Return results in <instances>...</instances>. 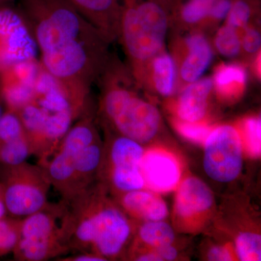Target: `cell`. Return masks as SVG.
Listing matches in <instances>:
<instances>
[{"label":"cell","mask_w":261,"mask_h":261,"mask_svg":"<svg viewBox=\"0 0 261 261\" xmlns=\"http://www.w3.org/2000/svg\"><path fill=\"white\" fill-rule=\"evenodd\" d=\"M260 34L254 29H249L243 38V45L245 50L253 53L258 50L260 47Z\"/></svg>","instance_id":"cell-31"},{"label":"cell","mask_w":261,"mask_h":261,"mask_svg":"<svg viewBox=\"0 0 261 261\" xmlns=\"http://www.w3.org/2000/svg\"><path fill=\"white\" fill-rule=\"evenodd\" d=\"M41 70L35 61H29L0 73V92L7 109L18 113L32 99Z\"/></svg>","instance_id":"cell-11"},{"label":"cell","mask_w":261,"mask_h":261,"mask_svg":"<svg viewBox=\"0 0 261 261\" xmlns=\"http://www.w3.org/2000/svg\"><path fill=\"white\" fill-rule=\"evenodd\" d=\"M0 181L10 216L25 217L48 203L51 185L40 165L27 161L13 166L0 164Z\"/></svg>","instance_id":"cell-3"},{"label":"cell","mask_w":261,"mask_h":261,"mask_svg":"<svg viewBox=\"0 0 261 261\" xmlns=\"http://www.w3.org/2000/svg\"><path fill=\"white\" fill-rule=\"evenodd\" d=\"M7 216H8V213L6 204H5L4 190H3V185L0 181V219Z\"/></svg>","instance_id":"cell-36"},{"label":"cell","mask_w":261,"mask_h":261,"mask_svg":"<svg viewBox=\"0 0 261 261\" xmlns=\"http://www.w3.org/2000/svg\"><path fill=\"white\" fill-rule=\"evenodd\" d=\"M246 72L238 65H223L215 75V84L218 92L225 98L240 95L246 84Z\"/></svg>","instance_id":"cell-19"},{"label":"cell","mask_w":261,"mask_h":261,"mask_svg":"<svg viewBox=\"0 0 261 261\" xmlns=\"http://www.w3.org/2000/svg\"><path fill=\"white\" fill-rule=\"evenodd\" d=\"M3 108H2L1 106H0V117H1L2 114H3Z\"/></svg>","instance_id":"cell-37"},{"label":"cell","mask_w":261,"mask_h":261,"mask_svg":"<svg viewBox=\"0 0 261 261\" xmlns=\"http://www.w3.org/2000/svg\"><path fill=\"white\" fill-rule=\"evenodd\" d=\"M21 17L0 8V73L22 62L34 61L36 42Z\"/></svg>","instance_id":"cell-10"},{"label":"cell","mask_w":261,"mask_h":261,"mask_svg":"<svg viewBox=\"0 0 261 261\" xmlns=\"http://www.w3.org/2000/svg\"><path fill=\"white\" fill-rule=\"evenodd\" d=\"M154 82L160 93L168 96L172 92L175 79V66L172 58L163 55L154 62Z\"/></svg>","instance_id":"cell-21"},{"label":"cell","mask_w":261,"mask_h":261,"mask_svg":"<svg viewBox=\"0 0 261 261\" xmlns=\"http://www.w3.org/2000/svg\"><path fill=\"white\" fill-rule=\"evenodd\" d=\"M244 140L247 152L253 157L261 152V121L260 118H248L244 123Z\"/></svg>","instance_id":"cell-26"},{"label":"cell","mask_w":261,"mask_h":261,"mask_svg":"<svg viewBox=\"0 0 261 261\" xmlns=\"http://www.w3.org/2000/svg\"><path fill=\"white\" fill-rule=\"evenodd\" d=\"M207 257L210 260L226 261L232 260L233 257L227 247H214L211 249Z\"/></svg>","instance_id":"cell-33"},{"label":"cell","mask_w":261,"mask_h":261,"mask_svg":"<svg viewBox=\"0 0 261 261\" xmlns=\"http://www.w3.org/2000/svg\"><path fill=\"white\" fill-rule=\"evenodd\" d=\"M99 32H106L116 10V0H65Z\"/></svg>","instance_id":"cell-18"},{"label":"cell","mask_w":261,"mask_h":261,"mask_svg":"<svg viewBox=\"0 0 261 261\" xmlns=\"http://www.w3.org/2000/svg\"><path fill=\"white\" fill-rule=\"evenodd\" d=\"M59 261H104L106 258L98 255L94 252H78V253L73 254L69 256H63L56 259Z\"/></svg>","instance_id":"cell-32"},{"label":"cell","mask_w":261,"mask_h":261,"mask_svg":"<svg viewBox=\"0 0 261 261\" xmlns=\"http://www.w3.org/2000/svg\"><path fill=\"white\" fill-rule=\"evenodd\" d=\"M86 233L91 252L107 260L121 253L130 238L132 228L124 214L103 197L89 214Z\"/></svg>","instance_id":"cell-7"},{"label":"cell","mask_w":261,"mask_h":261,"mask_svg":"<svg viewBox=\"0 0 261 261\" xmlns=\"http://www.w3.org/2000/svg\"><path fill=\"white\" fill-rule=\"evenodd\" d=\"M231 4L229 0H220L217 4L211 8V13L214 18L221 19L226 16L229 13Z\"/></svg>","instance_id":"cell-34"},{"label":"cell","mask_w":261,"mask_h":261,"mask_svg":"<svg viewBox=\"0 0 261 261\" xmlns=\"http://www.w3.org/2000/svg\"><path fill=\"white\" fill-rule=\"evenodd\" d=\"M250 16V10L248 5L243 1L237 2L228 13V25L233 28L243 27L247 23Z\"/></svg>","instance_id":"cell-30"},{"label":"cell","mask_w":261,"mask_h":261,"mask_svg":"<svg viewBox=\"0 0 261 261\" xmlns=\"http://www.w3.org/2000/svg\"><path fill=\"white\" fill-rule=\"evenodd\" d=\"M216 45L224 56L233 57L238 54L241 44L234 29L227 25L220 29L218 32Z\"/></svg>","instance_id":"cell-27"},{"label":"cell","mask_w":261,"mask_h":261,"mask_svg":"<svg viewBox=\"0 0 261 261\" xmlns=\"http://www.w3.org/2000/svg\"><path fill=\"white\" fill-rule=\"evenodd\" d=\"M204 168L212 179L229 182L238 177L243 166V142L231 126L211 130L205 142Z\"/></svg>","instance_id":"cell-8"},{"label":"cell","mask_w":261,"mask_h":261,"mask_svg":"<svg viewBox=\"0 0 261 261\" xmlns=\"http://www.w3.org/2000/svg\"><path fill=\"white\" fill-rule=\"evenodd\" d=\"M25 135L23 123L16 112L7 109L0 117V144L17 140Z\"/></svg>","instance_id":"cell-25"},{"label":"cell","mask_w":261,"mask_h":261,"mask_svg":"<svg viewBox=\"0 0 261 261\" xmlns=\"http://www.w3.org/2000/svg\"><path fill=\"white\" fill-rule=\"evenodd\" d=\"M97 140L90 117L85 113L70 127L56 150L42 166L51 187L61 195V200L67 201L69 197L72 176L79 155Z\"/></svg>","instance_id":"cell-6"},{"label":"cell","mask_w":261,"mask_h":261,"mask_svg":"<svg viewBox=\"0 0 261 261\" xmlns=\"http://www.w3.org/2000/svg\"><path fill=\"white\" fill-rule=\"evenodd\" d=\"M121 203L128 214L149 221H162L168 215L164 201L150 192L139 190L125 192Z\"/></svg>","instance_id":"cell-15"},{"label":"cell","mask_w":261,"mask_h":261,"mask_svg":"<svg viewBox=\"0 0 261 261\" xmlns=\"http://www.w3.org/2000/svg\"><path fill=\"white\" fill-rule=\"evenodd\" d=\"M154 252L161 260H173L177 256V251L171 245L156 248Z\"/></svg>","instance_id":"cell-35"},{"label":"cell","mask_w":261,"mask_h":261,"mask_svg":"<svg viewBox=\"0 0 261 261\" xmlns=\"http://www.w3.org/2000/svg\"><path fill=\"white\" fill-rule=\"evenodd\" d=\"M140 237L144 243L159 248L171 245L174 240V232L171 226L166 223L151 221L141 227Z\"/></svg>","instance_id":"cell-20"},{"label":"cell","mask_w":261,"mask_h":261,"mask_svg":"<svg viewBox=\"0 0 261 261\" xmlns=\"http://www.w3.org/2000/svg\"><path fill=\"white\" fill-rule=\"evenodd\" d=\"M66 202H48L43 208L22 218L20 238L13 254L15 260L45 261L69 253L62 220Z\"/></svg>","instance_id":"cell-2"},{"label":"cell","mask_w":261,"mask_h":261,"mask_svg":"<svg viewBox=\"0 0 261 261\" xmlns=\"http://www.w3.org/2000/svg\"><path fill=\"white\" fill-rule=\"evenodd\" d=\"M141 172L145 185L157 192L174 190L181 178V169L176 158L161 149H150L144 153Z\"/></svg>","instance_id":"cell-12"},{"label":"cell","mask_w":261,"mask_h":261,"mask_svg":"<svg viewBox=\"0 0 261 261\" xmlns=\"http://www.w3.org/2000/svg\"><path fill=\"white\" fill-rule=\"evenodd\" d=\"M176 128L184 137L196 143H204L211 130L205 125L188 121L177 123Z\"/></svg>","instance_id":"cell-29"},{"label":"cell","mask_w":261,"mask_h":261,"mask_svg":"<svg viewBox=\"0 0 261 261\" xmlns=\"http://www.w3.org/2000/svg\"><path fill=\"white\" fill-rule=\"evenodd\" d=\"M189 55L182 65L181 74L186 82H195L210 64L212 51L208 43L202 36L195 35L187 40Z\"/></svg>","instance_id":"cell-17"},{"label":"cell","mask_w":261,"mask_h":261,"mask_svg":"<svg viewBox=\"0 0 261 261\" xmlns=\"http://www.w3.org/2000/svg\"><path fill=\"white\" fill-rule=\"evenodd\" d=\"M21 220L12 216L0 219V257L13 253L20 238Z\"/></svg>","instance_id":"cell-23"},{"label":"cell","mask_w":261,"mask_h":261,"mask_svg":"<svg viewBox=\"0 0 261 261\" xmlns=\"http://www.w3.org/2000/svg\"><path fill=\"white\" fill-rule=\"evenodd\" d=\"M144 153L140 143L128 137L122 136L113 141L108 152V163L110 181L115 190L125 193L145 187L141 172Z\"/></svg>","instance_id":"cell-9"},{"label":"cell","mask_w":261,"mask_h":261,"mask_svg":"<svg viewBox=\"0 0 261 261\" xmlns=\"http://www.w3.org/2000/svg\"><path fill=\"white\" fill-rule=\"evenodd\" d=\"M102 108L122 136L139 143L152 140L159 130V111L127 89L112 87L106 91Z\"/></svg>","instance_id":"cell-4"},{"label":"cell","mask_w":261,"mask_h":261,"mask_svg":"<svg viewBox=\"0 0 261 261\" xmlns=\"http://www.w3.org/2000/svg\"><path fill=\"white\" fill-rule=\"evenodd\" d=\"M123 40L134 59L145 61L162 47L167 19L162 8L153 3L128 8L122 18Z\"/></svg>","instance_id":"cell-5"},{"label":"cell","mask_w":261,"mask_h":261,"mask_svg":"<svg viewBox=\"0 0 261 261\" xmlns=\"http://www.w3.org/2000/svg\"><path fill=\"white\" fill-rule=\"evenodd\" d=\"M214 197L208 187L195 177L187 178L178 187L176 198V214L190 218L211 208Z\"/></svg>","instance_id":"cell-13"},{"label":"cell","mask_w":261,"mask_h":261,"mask_svg":"<svg viewBox=\"0 0 261 261\" xmlns=\"http://www.w3.org/2000/svg\"><path fill=\"white\" fill-rule=\"evenodd\" d=\"M102 152V146L97 140L81 152L73 170L69 197L65 202H68L94 183V176L100 167Z\"/></svg>","instance_id":"cell-14"},{"label":"cell","mask_w":261,"mask_h":261,"mask_svg":"<svg viewBox=\"0 0 261 261\" xmlns=\"http://www.w3.org/2000/svg\"><path fill=\"white\" fill-rule=\"evenodd\" d=\"M42 68L71 95L88 99L100 63V32L65 0H22Z\"/></svg>","instance_id":"cell-1"},{"label":"cell","mask_w":261,"mask_h":261,"mask_svg":"<svg viewBox=\"0 0 261 261\" xmlns=\"http://www.w3.org/2000/svg\"><path fill=\"white\" fill-rule=\"evenodd\" d=\"M214 0H190L183 10L182 17L187 23H196L204 18L212 8Z\"/></svg>","instance_id":"cell-28"},{"label":"cell","mask_w":261,"mask_h":261,"mask_svg":"<svg viewBox=\"0 0 261 261\" xmlns=\"http://www.w3.org/2000/svg\"><path fill=\"white\" fill-rule=\"evenodd\" d=\"M32 155L27 136L0 144V164L13 166L27 161Z\"/></svg>","instance_id":"cell-22"},{"label":"cell","mask_w":261,"mask_h":261,"mask_svg":"<svg viewBox=\"0 0 261 261\" xmlns=\"http://www.w3.org/2000/svg\"><path fill=\"white\" fill-rule=\"evenodd\" d=\"M213 87L210 79L194 82L184 91L178 102V116L188 122H197L205 116L207 99Z\"/></svg>","instance_id":"cell-16"},{"label":"cell","mask_w":261,"mask_h":261,"mask_svg":"<svg viewBox=\"0 0 261 261\" xmlns=\"http://www.w3.org/2000/svg\"><path fill=\"white\" fill-rule=\"evenodd\" d=\"M236 251L240 260H260V235L250 232L240 233L236 240Z\"/></svg>","instance_id":"cell-24"}]
</instances>
